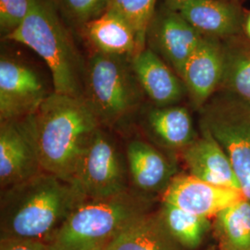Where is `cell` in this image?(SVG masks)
Instances as JSON below:
<instances>
[{"instance_id":"6da1fadb","label":"cell","mask_w":250,"mask_h":250,"mask_svg":"<svg viewBox=\"0 0 250 250\" xmlns=\"http://www.w3.org/2000/svg\"><path fill=\"white\" fill-rule=\"evenodd\" d=\"M23 120L43 170L72 183L93 136L102 127L86 100L53 92Z\"/></svg>"},{"instance_id":"7a4b0ae2","label":"cell","mask_w":250,"mask_h":250,"mask_svg":"<svg viewBox=\"0 0 250 250\" xmlns=\"http://www.w3.org/2000/svg\"><path fill=\"white\" fill-rule=\"evenodd\" d=\"M84 200L73 184L46 171L1 190V238L47 243Z\"/></svg>"},{"instance_id":"3957f363","label":"cell","mask_w":250,"mask_h":250,"mask_svg":"<svg viewBox=\"0 0 250 250\" xmlns=\"http://www.w3.org/2000/svg\"><path fill=\"white\" fill-rule=\"evenodd\" d=\"M34 50L51 72L54 92L84 99L86 67L48 0H33L22 24L5 37Z\"/></svg>"},{"instance_id":"277c9868","label":"cell","mask_w":250,"mask_h":250,"mask_svg":"<svg viewBox=\"0 0 250 250\" xmlns=\"http://www.w3.org/2000/svg\"><path fill=\"white\" fill-rule=\"evenodd\" d=\"M154 197L133 188L106 199H86L47 242L50 250H97L106 247L128 224L152 211Z\"/></svg>"},{"instance_id":"5b68a950","label":"cell","mask_w":250,"mask_h":250,"mask_svg":"<svg viewBox=\"0 0 250 250\" xmlns=\"http://www.w3.org/2000/svg\"><path fill=\"white\" fill-rule=\"evenodd\" d=\"M144 96L131 60L92 55L85 72L84 99L102 127L122 128L138 110Z\"/></svg>"},{"instance_id":"8992f818","label":"cell","mask_w":250,"mask_h":250,"mask_svg":"<svg viewBox=\"0 0 250 250\" xmlns=\"http://www.w3.org/2000/svg\"><path fill=\"white\" fill-rule=\"evenodd\" d=\"M200 126L222 146L231 161L243 195L250 200V105L233 96L203 107Z\"/></svg>"},{"instance_id":"52a82bcc","label":"cell","mask_w":250,"mask_h":250,"mask_svg":"<svg viewBox=\"0 0 250 250\" xmlns=\"http://www.w3.org/2000/svg\"><path fill=\"white\" fill-rule=\"evenodd\" d=\"M86 199H106L130 189L125 151L106 128L93 136L72 180Z\"/></svg>"},{"instance_id":"ba28073f","label":"cell","mask_w":250,"mask_h":250,"mask_svg":"<svg viewBox=\"0 0 250 250\" xmlns=\"http://www.w3.org/2000/svg\"><path fill=\"white\" fill-rule=\"evenodd\" d=\"M47 97L42 81L30 67L2 57L0 61V122L33 115Z\"/></svg>"},{"instance_id":"9c48e42d","label":"cell","mask_w":250,"mask_h":250,"mask_svg":"<svg viewBox=\"0 0 250 250\" xmlns=\"http://www.w3.org/2000/svg\"><path fill=\"white\" fill-rule=\"evenodd\" d=\"M203 37L178 11L169 9L155 13L146 35L149 48L168 62L180 78Z\"/></svg>"},{"instance_id":"30bf717a","label":"cell","mask_w":250,"mask_h":250,"mask_svg":"<svg viewBox=\"0 0 250 250\" xmlns=\"http://www.w3.org/2000/svg\"><path fill=\"white\" fill-rule=\"evenodd\" d=\"M44 171L24 120L0 122V187H13Z\"/></svg>"},{"instance_id":"8fae6325","label":"cell","mask_w":250,"mask_h":250,"mask_svg":"<svg viewBox=\"0 0 250 250\" xmlns=\"http://www.w3.org/2000/svg\"><path fill=\"white\" fill-rule=\"evenodd\" d=\"M244 197L241 191L214 186L190 174H177L162 194V201L210 219Z\"/></svg>"},{"instance_id":"7c38bea8","label":"cell","mask_w":250,"mask_h":250,"mask_svg":"<svg viewBox=\"0 0 250 250\" xmlns=\"http://www.w3.org/2000/svg\"><path fill=\"white\" fill-rule=\"evenodd\" d=\"M130 183L145 196L163 194L177 175L176 164L163 152L141 139L129 141L125 147Z\"/></svg>"},{"instance_id":"4fadbf2b","label":"cell","mask_w":250,"mask_h":250,"mask_svg":"<svg viewBox=\"0 0 250 250\" xmlns=\"http://www.w3.org/2000/svg\"><path fill=\"white\" fill-rule=\"evenodd\" d=\"M224 65L225 51L217 38L204 36L189 58L181 78L195 107H204L222 83Z\"/></svg>"},{"instance_id":"5bb4252c","label":"cell","mask_w":250,"mask_h":250,"mask_svg":"<svg viewBox=\"0 0 250 250\" xmlns=\"http://www.w3.org/2000/svg\"><path fill=\"white\" fill-rule=\"evenodd\" d=\"M200 128L202 135L182 150L188 174L214 186L241 191L226 152L206 128Z\"/></svg>"},{"instance_id":"9a60e30c","label":"cell","mask_w":250,"mask_h":250,"mask_svg":"<svg viewBox=\"0 0 250 250\" xmlns=\"http://www.w3.org/2000/svg\"><path fill=\"white\" fill-rule=\"evenodd\" d=\"M132 67L145 96L155 107L177 104L186 93L184 82L166 62L150 48H144L132 59Z\"/></svg>"},{"instance_id":"2e32d148","label":"cell","mask_w":250,"mask_h":250,"mask_svg":"<svg viewBox=\"0 0 250 250\" xmlns=\"http://www.w3.org/2000/svg\"><path fill=\"white\" fill-rule=\"evenodd\" d=\"M83 29L96 52L131 61L141 52L134 28L114 12L104 11L85 23Z\"/></svg>"},{"instance_id":"e0dca14e","label":"cell","mask_w":250,"mask_h":250,"mask_svg":"<svg viewBox=\"0 0 250 250\" xmlns=\"http://www.w3.org/2000/svg\"><path fill=\"white\" fill-rule=\"evenodd\" d=\"M178 12L204 36H232L241 27L240 9L225 0H193Z\"/></svg>"},{"instance_id":"ac0fdd59","label":"cell","mask_w":250,"mask_h":250,"mask_svg":"<svg viewBox=\"0 0 250 250\" xmlns=\"http://www.w3.org/2000/svg\"><path fill=\"white\" fill-rule=\"evenodd\" d=\"M106 250H184L171 237L157 211L135 219L105 247Z\"/></svg>"},{"instance_id":"d6986e66","label":"cell","mask_w":250,"mask_h":250,"mask_svg":"<svg viewBox=\"0 0 250 250\" xmlns=\"http://www.w3.org/2000/svg\"><path fill=\"white\" fill-rule=\"evenodd\" d=\"M146 126L159 143L171 149L184 150L197 139L192 118L181 106L152 107L146 117Z\"/></svg>"},{"instance_id":"ffe728a7","label":"cell","mask_w":250,"mask_h":250,"mask_svg":"<svg viewBox=\"0 0 250 250\" xmlns=\"http://www.w3.org/2000/svg\"><path fill=\"white\" fill-rule=\"evenodd\" d=\"M220 250H250V200L244 197L213 217Z\"/></svg>"},{"instance_id":"44dd1931","label":"cell","mask_w":250,"mask_h":250,"mask_svg":"<svg viewBox=\"0 0 250 250\" xmlns=\"http://www.w3.org/2000/svg\"><path fill=\"white\" fill-rule=\"evenodd\" d=\"M158 213L171 237L183 250L197 249L211 228L209 219L192 214L168 202L161 201Z\"/></svg>"},{"instance_id":"7402d4cb","label":"cell","mask_w":250,"mask_h":250,"mask_svg":"<svg viewBox=\"0 0 250 250\" xmlns=\"http://www.w3.org/2000/svg\"><path fill=\"white\" fill-rule=\"evenodd\" d=\"M158 0H106L105 11H111L125 19L134 28L141 51L146 48V35L156 13Z\"/></svg>"},{"instance_id":"603a6c76","label":"cell","mask_w":250,"mask_h":250,"mask_svg":"<svg viewBox=\"0 0 250 250\" xmlns=\"http://www.w3.org/2000/svg\"><path fill=\"white\" fill-rule=\"evenodd\" d=\"M222 83L234 98L250 105V50L225 52Z\"/></svg>"},{"instance_id":"cb8c5ba5","label":"cell","mask_w":250,"mask_h":250,"mask_svg":"<svg viewBox=\"0 0 250 250\" xmlns=\"http://www.w3.org/2000/svg\"><path fill=\"white\" fill-rule=\"evenodd\" d=\"M75 25L83 26L105 11L106 0H48Z\"/></svg>"},{"instance_id":"d4e9b609","label":"cell","mask_w":250,"mask_h":250,"mask_svg":"<svg viewBox=\"0 0 250 250\" xmlns=\"http://www.w3.org/2000/svg\"><path fill=\"white\" fill-rule=\"evenodd\" d=\"M33 0H0V30L9 36L22 24L26 19Z\"/></svg>"},{"instance_id":"484cf974","label":"cell","mask_w":250,"mask_h":250,"mask_svg":"<svg viewBox=\"0 0 250 250\" xmlns=\"http://www.w3.org/2000/svg\"><path fill=\"white\" fill-rule=\"evenodd\" d=\"M0 250H50V248L41 240L1 238Z\"/></svg>"},{"instance_id":"4316f807","label":"cell","mask_w":250,"mask_h":250,"mask_svg":"<svg viewBox=\"0 0 250 250\" xmlns=\"http://www.w3.org/2000/svg\"><path fill=\"white\" fill-rule=\"evenodd\" d=\"M164 1H165V5H166L167 9L178 11L181 7H183L185 4H187L188 2H191L193 0H164Z\"/></svg>"},{"instance_id":"83f0119b","label":"cell","mask_w":250,"mask_h":250,"mask_svg":"<svg viewBox=\"0 0 250 250\" xmlns=\"http://www.w3.org/2000/svg\"><path fill=\"white\" fill-rule=\"evenodd\" d=\"M246 32H247V35L250 38V16H249V18L247 20V21H246Z\"/></svg>"},{"instance_id":"f1b7e54d","label":"cell","mask_w":250,"mask_h":250,"mask_svg":"<svg viewBox=\"0 0 250 250\" xmlns=\"http://www.w3.org/2000/svg\"><path fill=\"white\" fill-rule=\"evenodd\" d=\"M106 250V249H105V247H104V248H101V249H99V250Z\"/></svg>"}]
</instances>
